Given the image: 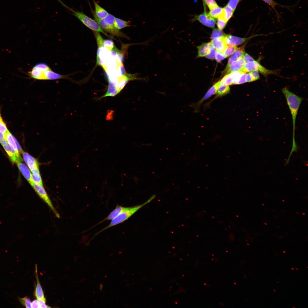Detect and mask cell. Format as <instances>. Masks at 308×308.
Wrapping results in <instances>:
<instances>
[{
	"instance_id": "11",
	"label": "cell",
	"mask_w": 308,
	"mask_h": 308,
	"mask_svg": "<svg viewBox=\"0 0 308 308\" xmlns=\"http://www.w3.org/2000/svg\"><path fill=\"white\" fill-rule=\"evenodd\" d=\"M4 149L7 153L9 157L12 161L14 163L22 161V159L20 157L19 153L12 148L7 143L3 146Z\"/></svg>"
},
{
	"instance_id": "17",
	"label": "cell",
	"mask_w": 308,
	"mask_h": 308,
	"mask_svg": "<svg viewBox=\"0 0 308 308\" xmlns=\"http://www.w3.org/2000/svg\"><path fill=\"white\" fill-rule=\"evenodd\" d=\"M224 37L212 39L210 42L216 51L223 54L227 47L223 40Z\"/></svg>"
},
{
	"instance_id": "5",
	"label": "cell",
	"mask_w": 308,
	"mask_h": 308,
	"mask_svg": "<svg viewBox=\"0 0 308 308\" xmlns=\"http://www.w3.org/2000/svg\"><path fill=\"white\" fill-rule=\"evenodd\" d=\"M61 4L66 8L71 14L78 18L85 26L94 32H100L108 36L95 20L86 15L82 11H76L66 5L61 0H57Z\"/></svg>"
},
{
	"instance_id": "41",
	"label": "cell",
	"mask_w": 308,
	"mask_h": 308,
	"mask_svg": "<svg viewBox=\"0 0 308 308\" xmlns=\"http://www.w3.org/2000/svg\"><path fill=\"white\" fill-rule=\"evenodd\" d=\"M254 79V81L260 78L259 71L257 70H254L250 72Z\"/></svg>"
},
{
	"instance_id": "25",
	"label": "cell",
	"mask_w": 308,
	"mask_h": 308,
	"mask_svg": "<svg viewBox=\"0 0 308 308\" xmlns=\"http://www.w3.org/2000/svg\"><path fill=\"white\" fill-rule=\"evenodd\" d=\"M230 90L229 86L220 83L216 93L217 96H221L225 95L229 93Z\"/></svg>"
},
{
	"instance_id": "9",
	"label": "cell",
	"mask_w": 308,
	"mask_h": 308,
	"mask_svg": "<svg viewBox=\"0 0 308 308\" xmlns=\"http://www.w3.org/2000/svg\"><path fill=\"white\" fill-rule=\"evenodd\" d=\"M251 38H242L226 35L223 38V40L227 47H230L241 44Z\"/></svg>"
},
{
	"instance_id": "20",
	"label": "cell",
	"mask_w": 308,
	"mask_h": 308,
	"mask_svg": "<svg viewBox=\"0 0 308 308\" xmlns=\"http://www.w3.org/2000/svg\"><path fill=\"white\" fill-rule=\"evenodd\" d=\"M4 136L5 140L10 147L17 152L19 153L17 145V141L9 130L4 134Z\"/></svg>"
},
{
	"instance_id": "28",
	"label": "cell",
	"mask_w": 308,
	"mask_h": 308,
	"mask_svg": "<svg viewBox=\"0 0 308 308\" xmlns=\"http://www.w3.org/2000/svg\"><path fill=\"white\" fill-rule=\"evenodd\" d=\"M32 178L33 182L43 185L42 180L40 172L32 173Z\"/></svg>"
},
{
	"instance_id": "23",
	"label": "cell",
	"mask_w": 308,
	"mask_h": 308,
	"mask_svg": "<svg viewBox=\"0 0 308 308\" xmlns=\"http://www.w3.org/2000/svg\"><path fill=\"white\" fill-rule=\"evenodd\" d=\"M234 11L227 5L223 8L222 13L219 17L224 19L227 22L232 16Z\"/></svg>"
},
{
	"instance_id": "30",
	"label": "cell",
	"mask_w": 308,
	"mask_h": 308,
	"mask_svg": "<svg viewBox=\"0 0 308 308\" xmlns=\"http://www.w3.org/2000/svg\"><path fill=\"white\" fill-rule=\"evenodd\" d=\"M19 300L21 303L26 308H31L30 299L27 296L23 298H19Z\"/></svg>"
},
{
	"instance_id": "10",
	"label": "cell",
	"mask_w": 308,
	"mask_h": 308,
	"mask_svg": "<svg viewBox=\"0 0 308 308\" xmlns=\"http://www.w3.org/2000/svg\"><path fill=\"white\" fill-rule=\"evenodd\" d=\"M22 154L24 161L31 172L39 169V162L36 158L24 151Z\"/></svg>"
},
{
	"instance_id": "40",
	"label": "cell",
	"mask_w": 308,
	"mask_h": 308,
	"mask_svg": "<svg viewBox=\"0 0 308 308\" xmlns=\"http://www.w3.org/2000/svg\"><path fill=\"white\" fill-rule=\"evenodd\" d=\"M226 58L222 53L216 50L215 54V59L218 62Z\"/></svg>"
},
{
	"instance_id": "50",
	"label": "cell",
	"mask_w": 308,
	"mask_h": 308,
	"mask_svg": "<svg viewBox=\"0 0 308 308\" xmlns=\"http://www.w3.org/2000/svg\"><path fill=\"white\" fill-rule=\"evenodd\" d=\"M103 285L102 284H101L100 285V290L101 291L102 290V289L103 288Z\"/></svg>"
},
{
	"instance_id": "1",
	"label": "cell",
	"mask_w": 308,
	"mask_h": 308,
	"mask_svg": "<svg viewBox=\"0 0 308 308\" xmlns=\"http://www.w3.org/2000/svg\"><path fill=\"white\" fill-rule=\"evenodd\" d=\"M146 78L139 77L137 74H127L125 75L116 77V78L108 79V84L107 90L101 96L102 98L107 97H114L118 94L130 81L135 80H145Z\"/></svg>"
},
{
	"instance_id": "39",
	"label": "cell",
	"mask_w": 308,
	"mask_h": 308,
	"mask_svg": "<svg viewBox=\"0 0 308 308\" xmlns=\"http://www.w3.org/2000/svg\"><path fill=\"white\" fill-rule=\"evenodd\" d=\"M242 0H229L227 5L234 11L238 3Z\"/></svg>"
},
{
	"instance_id": "44",
	"label": "cell",
	"mask_w": 308,
	"mask_h": 308,
	"mask_svg": "<svg viewBox=\"0 0 308 308\" xmlns=\"http://www.w3.org/2000/svg\"><path fill=\"white\" fill-rule=\"evenodd\" d=\"M39 304L40 308H50V307L47 305L45 301L39 298H37Z\"/></svg>"
},
{
	"instance_id": "26",
	"label": "cell",
	"mask_w": 308,
	"mask_h": 308,
	"mask_svg": "<svg viewBox=\"0 0 308 308\" xmlns=\"http://www.w3.org/2000/svg\"><path fill=\"white\" fill-rule=\"evenodd\" d=\"M223 10V8L218 6L210 10L208 14L213 18H218L222 15Z\"/></svg>"
},
{
	"instance_id": "27",
	"label": "cell",
	"mask_w": 308,
	"mask_h": 308,
	"mask_svg": "<svg viewBox=\"0 0 308 308\" xmlns=\"http://www.w3.org/2000/svg\"><path fill=\"white\" fill-rule=\"evenodd\" d=\"M256 70L260 71L266 78L269 74H274L273 71L269 70L262 66L260 63L259 61L258 63Z\"/></svg>"
},
{
	"instance_id": "19",
	"label": "cell",
	"mask_w": 308,
	"mask_h": 308,
	"mask_svg": "<svg viewBox=\"0 0 308 308\" xmlns=\"http://www.w3.org/2000/svg\"><path fill=\"white\" fill-rule=\"evenodd\" d=\"M212 45L210 42L204 43L197 46L198 49L196 58L205 56L209 52Z\"/></svg>"
},
{
	"instance_id": "47",
	"label": "cell",
	"mask_w": 308,
	"mask_h": 308,
	"mask_svg": "<svg viewBox=\"0 0 308 308\" xmlns=\"http://www.w3.org/2000/svg\"><path fill=\"white\" fill-rule=\"evenodd\" d=\"M268 4L273 8L275 9V7L277 3L273 0H262Z\"/></svg>"
},
{
	"instance_id": "35",
	"label": "cell",
	"mask_w": 308,
	"mask_h": 308,
	"mask_svg": "<svg viewBox=\"0 0 308 308\" xmlns=\"http://www.w3.org/2000/svg\"><path fill=\"white\" fill-rule=\"evenodd\" d=\"M217 25L219 30H222L225 27L227 22L224 19L219 17L218 18Z\"/></svg>"
},
{
	"instance_id": "13",
	"label": "cell",
	"mask_w": 308,
	"mask_h": 308,
	"mask_svg": "<svg viewBox=\"0 0 308 308\" xmlns=\"http://www.w3.org/2000/svg\"><path fill=\"white\" fill-rule=\"evenodd\" d=\"M244 49V46L239 48H238L235 52L229 59L227 64L225 70V71L228 70L233 62L237 60L240 58H243L244 54L245 53Z\"/></svg>"
},
{
	"instance_id": "46",
	"label": "cell",
	"mask_w": 308,
	"mask_h": 308,
	"mask_svg": "<svg viewBox=\"0 0 308 308\" xmlns=\"http://www.w3.org/2000/svg\"><path fill=\"white\" fill-rule=\"evenodd\" d=\"M0 143L3 146L7 143V142L5 138L4 134L1 132H0Z\"/></svg>"
},
{
	"instance_id": "36",
	"label": "cell",
	"mask_w": 308,
	"mask_h": 308,
	"mask_svg": "<svg viewBox=\"0 0 308 308\" xmlns=\"http://www.w3.org/2000/svg\"><path fill=\"white\" fill-rule=\"evenodd\" d=\"M216 50L212 45L209 52L205 56L206 58L211 60L215 59Z\"/></svg>"
},
{
	"instance_id": "12",
	"label": "cell",
	"mask_w": 308,
	"mask_h": 308,
	"mask_svg": "<svg viewBox=\"0 0 308 308\" xmlns=\"http://www.w3.org/2000/svg\"><path fill=\"white\" fill-rule=\"evenodd\" d=\"M128 207H124L119 205H117L116 206L115 208L109 214L107 217L100 222H99L94 226H93L92 228L101 223L105 221L112 220L122 212L126 209Z\"/></svg>"
},
{
	"instance_id": "33",
	"label": "cell",
	"mask_w": 308,
	"mask_h": 308,
	"mask_svg": "<svg viewBox=\"0 0 308 308\" xmlns=\"http://www.w3.org/2000/svg\"><path fill=\"white\" fill-rule=\"evenodd\" d=\"M117 77L125 75L127 74L122 63L117 64Z\"/></svg>"
},
{
	"instance_id": "38",
	"label": "cell",
	"mask_w": 308,
	"mask_h": 308,
	"mask_svg": "<svg viewBox=\"0 0 308 308\" xmlns=\"http://www.w3.org/2000/svg\"><path fill=\"white\" fill-rule=\"evenodd\" d=\"M205 2L210 10L218 6L215 0H205Z\"/></svg>"
},
{
	"instance_id": "22",
	"label": "cell",
	"mask_w": 308,
	"mask_h": 308,
	"mask_svg": "<svg viewBox=\"0 0 308 308\" xmlns=\"http://www.w3.org/2000/svg\"><path fill=\"white\" fill-rule=\"evenodd\" d=\"M114 25L118 30H120L126 27L131 26L130 21H126L117 18H115Z\"/></svg>"
},
{
	"instance_id": "42",
	"label": "cell",
	"mask_w": 308,
	"mask_h": 308,
	"mask_svg": "<svg viewBox=\"0 0 308 308\" xmlns=\"http://www.w3.org/2000/svg\"><path fill=\"white\" fill-rule=\"evenodd\" d=\"M246 73L244 72L241 75L237 84H243L246 82Z\"/></svg>"
},
{
	"instance_id": "16",
	"label": "cell",
	"mask_w": 308,
	"mask_h": 308,
	"mask_svg": "<svg viewBox=\"0 0 308 308\" xmlns=\"http://www.w3.org/2000/svg\"><path fill=\"white\" fill-rule=\"evenodd\" d=\"M245 63L243 57L234 61L227 70L226 74L234 72L240 71Z\"/></svg>"
},
{
	"instance_id": "43",
	"label": "cell",
	"mask_w": 308,
	"mask_h": 308,
	"mask_svg": "<svg viewBox=\"0 0 308 308\" xmlns=\"http://www.w3.org/2000/svg\"><path fill=\"white\" fill-rule=\"evenodd\" d=\"M243 58L245 63L255 60L249 54L246 53L243 57Z\"/></svg>"
},
{
	"instance_id": "14",
	"label": "cell",
	"mask_w": 308,
	"mask_h": 308,
	"mask_svg": "<svg viewBox=\"0 0 308 308\" xmlns=\"http://www.w3.org/2000/svg\"><path fill=\"white\" fill-rule=\"evenodd\" d=\"M16 163L20 172L31 185L33 182L32 178V174L29 168L22 161Z\"/></svg>"
},
{
	"instance_id": "34",
	"label": "cell",
	"mask_w": 308,
	"mask_h": 308,
	"mask_svg": "<svg viewBox=\"0 0 308 308\" xmlns=\"http://www.w3.org/2000/svg\"><path fill=\"white\" fill-rule=\"evenodd\" d=\"M94 34L96 38L98 48L102 47L104 39L99 33L97 32H94Z\"/></svg>"
},
{
	"instance_id": "2",
	"label": "cell",
	"mask_w": 308,
	"mask_h": 308,
	"mask_svg": "<svg viewBox=\"0 0 308 308\" xmlns=\"http://www.w3.org/2000/svg\"><path fill=\"white\" fill-rule=\"evenodd\" d=\"M32 78L37 80H52L69 79L68 75H63L54 71L46 64L40 62L35 64L30 71Z\"/></svg>"
},
{
	"instance_id": "3",
	"label": "cell",
	"mask_w": 308,
	"mask_h": 308,
	"mask_svg": "<svg viewBox=\"0 0 308 308\" xmlns=\"http://www.w3.org/2000/svg\"><path fill=\"white\" fill-rule=\"evenodd\" d=\"M281 91L286 100L291 116L293 124L292 143L295 142V130L296 118L300 105L303 98L290 91L285 87Z\"/></svg>"
},
{
	"instance_id": "21",
	"label": "cell",
	"mask_w": 308,
	"mask_h": 308,
	"mask_svg": "<svg viewBox=\"0 0 308 308\" xmlns=\"http://www.w3.org/2000/svg\"><path fill=\"white\" fill-rule=\"evenodd\" d=\"M94 5L95 13L96 15L100 19H104L109 14L104 9L101 7L94 0H93Z\"/></svg>"
},
{
	"instance_id": "45",
	"label": "cell",
	"mask_w": 308,
	"mask_h": 308,
	"mask_svg": "<svg viewBox=\"0 0 308 308\" xmlns=\"http://www.w3.org/2000/svg\"><path fill=\"white\" fill-rule=\"evenodd\" d=\"M246 82H251L254 81V79L250 72L246 74Z\"/></svg>"
},
{
	"instance_id": "7",
	"label": "cell",
	"mask_w": 308,
	"mask_h": 308,
	"mask_svg": "<svg viewBox=\"0 0 308 308\" xmlns=\"http://www.w3.org/2000/svg\"><path fill=\"white\" fill-rule=\"evenodd\" d=\"M31 185L39 196L44 201L50 208L58 218H60V215L53 205L52 201L49 197L43 185L33 183Z\"/></svg>"
},
{
	"instance_id": "18",
	"label": "cell",
	"mask_w": 308,
	"mask_h": 308,
	"mask_svg": "<svg viewBox=\"0 0 308 308\" xmlns=\"http://www.w3.org/2000/svg\"><path fill=\"white\" fill-rule=\"evenodd\" d=\"M220 83V80L218 82L211 87L202 98L197 102L196 104V106L198 107L204 101L212 95L216 94Z\"/></svg>"
},
{
	"instance_id": "49",
	"label": "cell",
	"mask_w": 308,
	"mask_h": 308,
	"mask_svg": "<svg viewBox=\"0 0 308 308\" xmlns=\"http://www.w3.org/2000/svg\"><path fill=\"white\" fill-rule=\"evenodd\" d=\"M203 5H204V12H206V3H205V0H203Z\"/></svg>"
},
{
	"instance_id": "37",
	"label": "cell",
	"mask_w": 308,
	"mask_h": 308,
	"mask_svg": "<svg viewBox=\"0 0 308 308\" xmlns=\"http://www.w3.org/2000/svg\"><path fill=\"white\" fill-rule=\"evenodd\" d=\"M7 127L0 114V132L4 134L8 131Z\"/></svg>"
},
{
	"instance_id": "24",
	"label": "cell",
	"mask_w": 308,
	"mask_h": 308,
	"mask_svg": "<svg viewBox=\"0 0 308 308\" xmlns=\"http://www.w3.org/2000/svg\"><path fill=\"white\" fill-rule=\"evenodd\" d=\"M257 62L255 60L245 63L240 71L246 73L256 70Z\"/></svg>"
},
{
	"instance_id": "48",
	"label": "cell",
	"mask_w": 308,
	"mask_h": 308,
	"mask_svg": "<svg viewBox=\"0 0 308 308\" xmlns=\"http://www.w3.org/2000/svg\"><path fill=\"white\" fill-rule=\"evenodd\" d=\"M31 308H40L37 299L34 300L31 302Z\"/></svg>"
},
{
	"instance_id": "4",
	"label": "cell",
	"mask_w": 308,
	"mask_h": 308,
	"mask_svg": "<svg viewBox=\"0 0 308 308\" xmlns=\"http://www.w3.org/2000/svg\"><path fill=\"white\" fill-rule=\"evenodd\" d=\"M155 196V195H153L147 201L142 204L132 207H128L126 209L122 212L115 218L111 220L110 223L108 225L96 233L93 238L106 230L122 223L128 219L141 208L152 200L154 198Z\"/></svg>"
},
{
	"instance_id": "6",
	"label": "cell",
	"mask_w": 308,
	"mask_h": 308,
	"mask_svg": "<svg viewBox=\"0 0 308 308\" xmlns=\"http://www.w3.org/2000/svg\"><path fill=\"white\" fill-rule=\"evenodd\" d=\"M91 10L95 20L103 30L114 36L126 38L125 34L114 27V22L115 17L113 15L109 14L105 18L100 19L96 15L92 8Z\"/></svg>"
},
{
	"instance_id": "15",
	"label": "cell",
	"mask_w": 308,
	"mask_h": 308,
	"mask_svg": "<svg viewBox=\"0 0 308 308\" xmlns=\"http://www.w3.org/2000/svg\"><path fill=\"white\" fill-rule=\"evenodd\" d=\"M35 274L37 284L34 292L35 295L37 298H39L45 301L46 299L45 297L40 282L37 272V265H35Z\"/></svg>"
},
{
	"instance_id": "8",
	"label": "cell",
	"mask_w": 308,
	"mask_h": 308,
	"mask_svg": "<svg viewBox=\"0 0 308 308\" xmlns=\"http://www.w3.org/2000/svg\"><path fill=\"white\" fill-rule=\"evenodd\" d=\"M192 20L193 21L198 20L204 25L211 28L214 27L216 23L215 19L211 17L206 12H204L200 15L195 16Z\"/></svg>"
},
{
	"instance_id": "32",
	"label": "cell",
	"mask_w": 308,
	"mask_h": 308,
	"mask_svg": "<svg viewBox=\"0 0 308 308\" xmlns=\"http://www.w3.org/2000/svg\"><path fill=\"white\" fill-rule=\"evenodd\" d=\"M103 46L109 50L111 51L115 46L112 40L109 39H104Z\"/></svg>"
},
{
	"instance_id": "31",
	"label": "cell",
	"mask_w": 308,
	"mask_h": 308,
	"mask_svg": "<svg viewBox=\"0 0 308 308\" xmlns=\"http://www.w3.org/2000/svg\"><path fill=\"white\" fill-rule=\"evenodd\" d=\"M237 48L236 46L227 47L223 54L227 57L233 54Z\"/></svg>"
},
{
	"instance_id": "29",
	"label": "cell",
	"mask_w": 308,
	"mask_h": 308,
	"mask_svg": "<svg viewBox=\"0 0 308 308\" xmlns=\"http://www.w3.org/2000/svg\"><path fill=\"white\" fill-rule=\"evenodd\" d=\"M226 34H224L221 31L217 29H214L213 31L211 38L212 39L224 37Z\"/></svg>"
}]
</instances>
